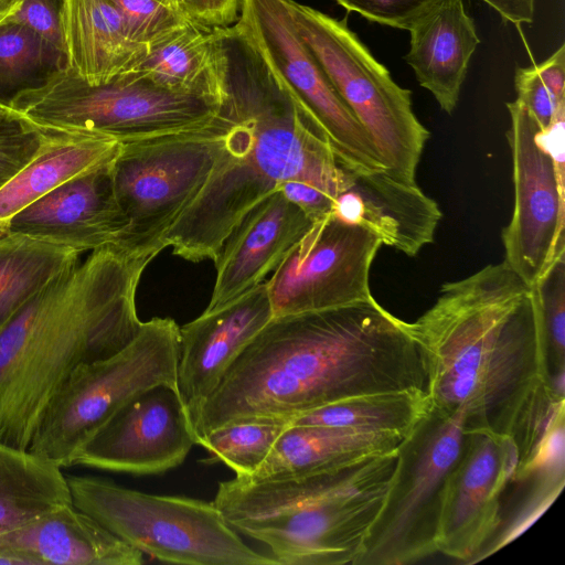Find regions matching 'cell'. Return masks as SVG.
I'll use <instances>...</instances> for the list:
<instances>
[{
  "label": "cell",
  "instance_id": "6da1fadb",
  "mask_svg": "<svg viewBox=\"0 0 565 565\" xmlns=\"http://www.w3.org/2000/svg\"><path fill=\"white\" fill-rule=\"evenodd\" d=\"M405 328L423 350L429 406L509 437L523 463L565 397L553 388L534 286L505 262L444 282ZM516 466V467H518Z\"/></svg>",
  "mask_w": 565,
  "mask_h": 565
},
{
  "label": "cell",
  "instance_id": "7a4b0ae2",
  "mask_svg": "<svg viewBox=\"0 0 565 565\" xmlns=\"http://www.w3.org/2000/svg\"><path fill=\"white\" fill-rule=\"evenodd\" d=\"M426 358L404 321L374 298L274 317L243 350L192 426L291 419L359 395H427Z\"/></svg>",
  "mask_w": 565,
  "mask_h": 565
},
{
  "label": "cell",
  "instance_id": "3957f363",
  "mask_svg": "<svg viewBox=\"0 0 565 565\" xmlns=\"http://www.w3.org/2000/svg\"><path fill=\"white\" fill-rule=\"evenodd\" d=\"M217 34L221 148L204 185L164 236L166 248L190 262L214 260L242 217L281 184L305 183L335 199L355 172L247 35L235 24Z\"/></svg>",
  "mask_w": 565,
  "mask_h": 565
},
{
  "label": "cell",
  "instance_id": "277c9868",
  "mask_svg": "<svg viewBox=\"0 0 565 565\" xmlns=\"http://www.w3.org/2000/svg\"><path fill=\"white\" fill-rule=\"evenodd\" d=\"M154 257L106 246L38 291L0 331V439L28 449L49 403L81 365L126 347L142 321L140 277Z\"/></svg>",
  "mask_w": 565,
  "mask_h": 565
},
{
  "label": "cell",
  "instance_id": "5b68a950",
  "mask_svg": "<svg viewBox=\"0 0 565 565\" xmlns=\"http://www.w3.org/2000/svg\"><path fill=\"white\" fill-rule=\"evenodd\" d=\"M397 450L297 478L218 483L214 504L238 533L288 565H356L390 487Z\"/></svg>",
  "mask_w": 565,
  "mask_h": 565
},
{
  "label": "cell",
  "instance_id": "8992f818",
  "mask_svg": "<svg viewBox=\"0 0 565 565\" xmlns=\"http://www.w3.org/2000/svg\"><path fill=\"white\" fill-rule=\"evenodd\" d=\"M221 104L222 97L173 92L137 71L89 85L64 67L43 85L15 96L8 107L45 131L99 135L130 143L205 128Z\"/></svg>",
  "mask_w": 565,
  "mask_h": 565
},
{
  "label": "cell",
  "instance_id": "52a82bcc",
  "mask_svg": "<svg viewBox=\"0 0 565 565\" xmlns=\"http://www.w3.org/2000/svg\"><path fill=\"white\" fill-rule=\"evenodd\" d=\"M72 504L127 544L184 565H279L248 546L212 502L158 495L89 476H66Z\"/></svg>",
  "mask_w": 565,
  "mask_h": 565
},
{
  "label": "cell",
  "instance_id": "ba28073f",
  "mask_svg": "<svg viewBox=\"0 0 565 565\" xmlns=\"http://www.w3.org/2000/svg\"><path fill=\"white\" fill-rule=\"evenodd\" d=\"M180 327L171 318L142 322L115 354L78 366L49 403L29 450L62 468L127 403L159 384L175 385Z\"/></svg>",
  "mask_w": 565,
  "mask_h": 565
},
{
  "label": "cell",
  "instance_id": "9c48e42d",
  "mask_svg": "<svg viewBox=\"0 0 565 565\" xmlns=\"http://www.w3.org/2000/svg\"><path fill=\"white\" fill-rule=\"evenodd\" d=\"M295 28L333 88L371 138L386 172L416 184L417 168L430 132L416 117L412 92L350 30L317 9L289 0Z\"/></svg>",
  "mask_w": 565,
  "mask_h": 565
},
{
  "label": "cell",
  "instance_id": "30bf717a",
  "mask_svg": "<svg viewBox=\"0 0 565 565\" xmlns=\"http://www.w3.org/2000/svg\"><path fill=\"white\" fill-rule=\"evenodd\" d=\"M465 437L462 415L431 406L403 437L383 505L356 565H408L438 553L444 488Z\"/></svg>",
  "mask_w": 565,
  "mask_h": 565
},
{
  "label": "cell",
  "instance_id": "8fae6325",
  "mask_svg": "<svg viewBox=\"0 0 565 565\" xmlns=\"http://www.w3.org/2000/svg\"><path fill=\"white\" fill-rule=\"evenodd\" d=\"M221 138L217 114L202 129L121 143L111 175L126 228L114 247L152 257L166 248V234L212 171Z\"/></svg>",
  "mask_w": 565,
  "mask_h": 565
},
{
  "label": "cell",
  "instance_id": "7c38bea8",
  "mask_svg": "<svg viewBox=\"0 0 565 565\" xmlns=\"http://www.w3.org/2000/svg\"><path fill=\"white\" fill-rule=\"evenodd\" d=\"M234 24L318 122L343 163L359 172L386 171L367 132L300 39L289 0H242Z\"/></svg>",
  "mask_w": 565,
  "mask_h": 565
},
{
  "label": "cell",
  "instance_id": "4fadbf2b",
  "mask_svg": "<svg viewBox=\"0 0 565 565\" xmlns=\"http://www.w3.org/2000/svg\"><path fill=\"white\" fill-rule=\"evenodd\" d=\"M514 204L502 230L503 262L533 286L565 253V162H553L535 135V120L518 99L507 104Z\"/></svg>",
  "mask_w": 565,
  "mask_h": 565
},
{
  "label": "cell",
  "instance_id": "5bb4252c",
  "mask_svg": "<svg viewBox=\"0 0 565 565\" xmlns=\"http://www.w3.org/2000/svg\"><path fill=\"white\" fill-rule=\"evenodd\" d=\"M381 247L374 234L332 214L313 222L266 281L273 318L373 298L370 273Z\"/></svg>",
  "mask_w": 565,
  "mask_h": 565
},
{
  "label": "cell",
  "instance_id": "9a60e30c",
  "mask_svg": "<svg viewBox=\"0 0 565 565\" xmlns=\"http://www.w3.org/2000/svg\"><path fill=\"white\" fill-rule=\"evenodd\" d=\"M519 462L514 443L486 430H466L461 454L444 488L438 553L479 562L501 524L505 491Z\"/></svg>",
  "mask_w": 565,
  "mask_h": 565
},
{
  "label": "cell",
  "instance_id": "2e32d148",
  "mask_svg": "<svg viewBox=\"0 0 565 565\" xmlns=\"http://www.w3.org/2000/svg\"><path fill=\"white\" fill-rule=\"evenodd\" d=\"M193 445L175 385L159 384L121 407L81 449L74 466L159 475L181 465Z\"/></svg>",
  "mask_w": 565,
  "mask_h": 565
},
{
  "label": "cell",
  "instance_id": "e0dca14e",
  "mask_svg": "<svg viewBox=\"0 0 565 565\" xmlns=\"http://www.w3.org/2000/svg\"><path fill=\"white\" fill-rule=\"evenodd\" d=\"M271 318L263 281L231 305L180 327L175 387L191 427L206 398Z\"/></svg>",
  "mask_w": 565,
  "mask_h": 565
},
{
  "label": "cell",
  "instance_id": "ac0fdd59",
  "mask_svg": "<svg viewBox=\"0 0 565 565\" xmlns=\"http://www.w3.org/2000/svg\"><path fill=\"white\" fill-rule=\"evenodd\" d=\"M312 223L279 190L254 205L230 232L213 260L216 277L203 312L217 311L262 284Z\"/></svg>",
  "mask_w": 565,
  "mask_h": 565
},
{
  "label": "cell",
  "instance_id": "d6986e66",
  "mask_svg": "<svg viewBox=\"0 0 565 565\" xmlns=\"http://www.w3.org/2000/svg\"><path fill=\"white\" fill-rule=\"evenodd\" d=\"M113 161L56 186L18 212L3 230L83 253L117 246L126 220L114 192Z\"/></svg>",
  "mask_w": 565,
  "mask_h": 565
},
{
  "label": "cell",
  "instance_id": "ffe728a7",
  "mask_svg": "<svg viewBox=\"0 0 565 565\" xmlns=\"http://www.w3.org/2000/svg\"><path fill=\"white\" fill-rule=\"evenodd\" d=\"M331 214L409 257L434 242L443 217L437 202L417 183L398 181L385 170L354 172L351 184L334 199Z\"/></svg>",
  "mask_w": 565,
  "mask_h": 565
},
{
  "label": "cell",
  "instance_id": "44dd1931",
  "mask_svg": "<svg viewBox=\"0 0 565 565\" xmlns=\"http://www.w3.org/2000/svg\"><path fill=\"white\" fill-rule=\"evenodd\" d=\"M0 555L20 565H141L143 553L72 503L0 533Z\"/></svg>",
  "mask_w": 565,
  "mask_h": 565
},
{
  "label": "cell",
  "instance_id": "7402d4cb",
  "mask_svg": "<svg viewBox=\"0 0 565 565\" xmlns=\"http://www.w3.org/2000/svg\"><path fill=\"white\" fill-rule=\"evenodd\" d=\"M405 56L419 85L429 90L441 110L457 107L470 58L480 40L462 0H438L409 28Z\"/></svg>",
  "mask_w": 565,
  "mask_h": 565
},
{
  "label": "cell",
  "instance_id": "603a6c76",
  "mask_svg": "<svg viewBox=\"0 0 565 565\" xmlns=\"http://www.w3.org/2000/svg\"><path fill=\"white\" fill-rule=\"evenodd\" d=\"M402 439L395 434L289 423L258 469L237 479L264 482L327 472L394 452Z\"/></svg>",
  "mask_w": 565,
  "mask_h": 565
},
{
  "label": "cell",
  "instance_id": "cb8c5ba5",
  "mask_svg": "<svg viewBox=\"0 0 565 565\" xmlns=\"http://www.w3.org/2000/svg\"><path fill=\"white\" fill-rule=\"evenodd\" d=\"M62 32L66 67L89 85L135 70L148 47L130 39L111 0H63Z\"/></svg>",
  "mask_w": 565,
  "mask_h": 565
},
{
  "label": "cell",
  "instance_id": "d4e9b609",
  "mask_svg": "<svg viewBox=\"0 0 565 565\" xmlns=\"http://www.w3.org/2000/svg\"><path fill=\"white\" fill-rule=\"evenodd\" d=\"M120 148L119 141L106 136L46 131L35 157L0 190V230L56 186L111 162Z\"/></svg>",
  "mask_w": 565,
  "mask_h": 565
},
{
  "label": "cell",
  "instance_id": "484cf974",
  "mask_svg": "<svg viewBox=\"0 0 565 565\" xmlns=\"http://www.w3.org/2000/svg\"><path fill=\"white\" fill-rule=\"evenodd\" d=\"M513 503L501 510V524L480 555L490 556L527 530L555 501L565 484V402L550 419L532 455L515 468Z\"/></svg>",
  "mask_w": 565,
  "mask_h": 565
},
{
  "label": "cell",
  "instance_id": "4316f807",
  "mask_svg": "<svg viewBox=\"0 0 565 565\" xmlns=\"http://www.w3.org/2000/svg\"><path fill=\"white\" fill-rule=\"evenodd\" d=\"M132 71L173 92L222 97L217 29L191 20L149 44L145 57Z\"/></svg>",
  "mask_w": 565,
  "mask_h": 565
},
{
  "label": "cell",
  "instance_id": "83f0119b",
  "mask_svg": "<svg viewBox=\"0 0 565 565\" xmlns=\"http://www.w3.org/2000/svg\"><path fill=\"white\" fill-rule=\"evenodd\" d=\"M62 469L0 439V533L72 503Z\"/></svg>",
  "mask_w": 565,
  "mask_h": 565
},
{
  "label": "cell",
  "instance_id": "f1b7e54d",
  "mask_svg": "<svg viewBox=\"0 0 565 565\" xmlns=\"http://www.w3.org/2000/svg\"><path fill=\"white\" fill-rule=\"evenodd\" d=\"M83 252L0 230V331L38 291L74 266Z\"/></svg>",
  "mask_w": 565,
  "mask_h": 565
},
{
  "label": "cell",
  "instance_id": "f546056e",
  "mask_svg": "<svg viewBox=\"0 0 565 565\" xmlns=\"http://www.w3.org/2000/svg\"><path fill=\"white\" fill-rule=\"evenodd\" d=\"M429 409L427 395L394 392L352 396L311 409L289 423L406 436Z\"/></svg>",
  "mask_w": 565,
  "mask_h": 565
},
{
  "label": "cell",
  "instance_id": "4dcf8cb0",
  "mask_svg": "<svg viewBox=\"0 0 565 565\" xmlns=\"http://www.w3.org/2000/svg\"><path fill=\"white\" fill-rule=\"evenodd\" d=\"M66 67L65 53L31 29L14 22L0 25V104L43 85Z\"/></svg>",
  "mask_w": 565,
  "mask_h": 565
},
{
  "label": "cell",
  "instance_id": "1f68e13d",
  "mask_svg": "<svg viewBox=\"0 0 565 565\" xmlns=\"http://www.w3.org/2000/svg\"><path fill=\"white\" fill-rule=\"evenodd\" d=\"M289 423L247 419L225 424L202 436V446L215 461L225 463L236 478L252 476L269 455Z\"/></svg>",
  "mask_w": 565,
  "mask_h": 565
},
{
  "label": "cell",
  "instance_id": "d6a6232c",
  "mask_svg": "<svg viewBox=\"0 0 565 565\" xmlns=\"http://www.w3.org/2000/svg\"><path fill=\"white\" fill-rule=\"evenodd\" d=\"M533 286L542 316L552 385L557 395L565 397V253Z\"/></svg>",
  "mask_w": 565,
  "mask_h": 565
},
{
  "label": "cell",
  "instance_id": "836d02e7",
  "mask_svg": "<svg viewBox=\"0 0 565 565\" xmlns=\"http://www.w3.org/2000/svg\"><path fill=\"white\" fill-rule=\"evenodd\" d=\"M111 1L130 39L140 45L148 46L192 20L182 6L163 0Z\"/></svg>",
  "mask_w": 565,
  "mask_h": 565
},
{
  "label": "cell",
  "instance_id": "e575fe53",
  "mask_svg": "<svg viewBox=\"0 0 565 565\" xmlns=\"http://www.w3.org/2000/svg\"><path fill=\"white\" fill-rule=\"evenodd\" d=\"M45 138L46 131L3 106L0 113V190L35 157Z\"/></svg>",
  "mask_w": 565,
  "mask_h": 565
},
{
  "label": "cell",
  "instance_id": "d590c367",
  "mask_svg": "<svg viewBox=\"0 0 565 565\" xmlns=\"http://www.w3.org/2000/svg\"><path fill=\"white\" fill-rule=\"evenodd\" d=\"M348 11L371 22L409 30L413 23L438 0H334Z\"/></svg>",
  "mask_w": 565,
  "mask_h": 565
},
{
  "label": "cell",
  "instance_id": "8d00e7d4",
  "mask_svg": "<svg viewBox=\"0 0 565 565\" xmlns=\"http://www.w3.org/2000/svg\"><path fill=\"white\" fill-rule=\"evenodd\" d=\"M516 99L524 105L531 114L540 130H546L557 115L565 110V100L558 102L531 67L518 68L514 76Z\"/></svg>",
  "mask_w": 565,
  "mask_h": 565
},
{
  "label": "cell",
  "instance_id": "74e56055",
  "mask_svg": "<svg viewBox=\"0 0 565 565\" xmlns=\"http://www.w3.org/2000/svg\"><path fill=\"white\" fill-rule=\"evenodd\" d=\"M63 0H22L20 10L8 21L22 24L58 50H64L62 32Z\"/></svg>",
  "mask_w": 565,
  "mask_h": 565
},
{
  "label": "cell",
  "instance_id": "f35d334b",
  "mask_svg": "<svg viewBox=\"0 0 565 565\" xmlns=\"http://www.w3.org/2000/svg\"><path fill=\"white\" fill-rule=\"evenodd\" d=\"M188 15L207 28L233 25L239 14L242 0H181Z\"/></svg>",
  "mask_w": 565,
  "mask_h": 565
},
{
  "label": "cell",
  "instance_id": "ab89813d",
  "mask_svg": "<svg viewBox=\"0 0 565 565\" xmlns=\"http://www.w3.org/2000/svg\"><path fill=\"white\" fill-rule=\"evenodd\" d=\"M536 73L558 102L565 100V45L562 44L547 60L534 65Z\"/></svg>",
  "mask_w": 565,
  "mask_h": 565
},
{
  "label": "cell",
  "instance_id": "60d3db41",
  "mask_svg": "<svg viewBox=\"0 0 565 565\" xmlns=\"http://www.w3.org/2000/svg\"><path fill=\"white\" fill-rule=\"evenodd\" d=\"M494 9L504 20L516 25L532 23L535 0H481Z\"/></svg>",
  "mask_w": 565,
  "mask_h": 565
},
{
  "label": "cell",
  "instance_id": "b9f144b4",
  "mask_svg": "<svg viewBox=\"0 0 565 565\" xmlns=\"http://www.w3.org/2000/svg\"><path fill=\"white\" fill-rule=\"evenodd\" d=\"M21 6L22 0H0V25L8 22Z\"/></svg>",
  "mask_w": 565,
  "mask_h": 565
},
{
  "label": "cell",
  "instance_id": "7bdbcfd3",
  "mask_svg": "<svg viewBox=\"0 0 565 565\" xmlns=\"http://www.w3.org/2000/svg\"><path fill=\"white\" fill-rule=\"evenodd\" d=\"M163 1H167V2H171V3H175V4H180V6H182L181 0H163Z\"/></svg>",
  "mask_w": 565,
  "mask_h": 565
},
{
  "label": "cell",
  "instance_id": "ee69618b",
  "mask_svg": "<svg viewBox=\"0 0 565 565\" xmlns=\"http://www.w3.org/2000/svg\"><path fill=\"white\" fill-rule=\"evenodd\" d=\"M2 108H3V105L0 104V113H1Z\"/></svg>",
  "mask_w": 565,
  "mask_h": 565
}]
</instances>
